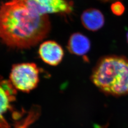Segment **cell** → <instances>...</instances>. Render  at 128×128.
Returning a JSON list of instances; mask_svg holds the SVG:
<instances>
[{
	"label": "cell",
	"mask_w": 128,
	"mask_h": 128,
	"mask_svg": "<svg viewBox=\"0 0 128 128\" xmlns=\"http://www.w3.org/2000/svg\"><path fill=\"white\" fill-rule=\"evenodd\" d=\"M50 30L48 15H41L22 0H10L0 5V40L13 48L35 46Z\"/></svg>",
	"instance_id": "1"
},
{
	"label": "cell",
	"mask_w": 128,
	"mask_h": 128,
	"mask_svg": "<svg viewBox=\"0 0 128 128\" xmlns=\"http://www.w3.org/2000/svg\"><path fill=\"white\" fill-rule=\"evenodd\" d=\"M30 8L41 15L50 14H70L73 5L66 0H22Z\"/></svg>",
	"instance_id": "5"
},
{
	"label": "cell",
	"mask_w": 128,
	"mask_h": 128,
	"mask_svg": "<svg viewBox=\"0 0 128 128\" xmlns=\"http://www.w3.org/2000/svg\"><path fill=\"white\" fill-rule=\"evenodd\" d=\"M103 1H110V0H101Z\"/></svg>",
	"instance_id": "11"
},
{
	"label": "cell",
	"mask_w": 128,
	"mask_h": 128,
	"mask_svg": "<svg viewBox=\"0 0 128 128\" xmlns=\"http://www.w3.org/2000/svg\"><path fill=\"white\" fill-rule=\"evenodd\" d=\"M111 10L112 13L115 15L120 16L124 14L125 10V7L121 2L117 1L112 4Z\"/></svg>",
	"instance_id": "10"
},
{
	"label": "cell",
	"mask_w": 128,
	"mask_h": 128,
	"mask_svg": "<svg viewBox=\"0 0 128 128\" xmlns=\"http://www.w3.org/2000/svg\"><path fill=\"white\" fill-rule=\"evenodd\" d=\"M40 69L33 63L14 64L10 74V81L16 90L29 92L36 88L40 81Z\"/></svg>",
	"instance_id": "3"
},
{
	"label": "cell",
	"mask_w": 128,
	"mask_h": 128,
	"mask_svg": "<svg viewBox=\"0 0 128 128\" xmlns=\"http://www.w3.org/2000/svg\"><path fill=\"white\" fill-rule=\"evenodd\" d=\"M17 90L12 83L0 76V128H11L5 118L6 114L10 112L14 120L18 119L22 112L15 111L13 102L16 101Z\"/></svg>",
	"instance_id": "4"
},
{
	"label": "cell",
	"mask_w": 128,
	"mask_h": 128,
	"mask_svg": "<svg viewBox=\"0 0 128 128\" xmlns=\"http://www.w3.org/2000/svg\"><path fill=\"white\" fill-rule=\"evenodd\" d=\"M38 54L44 62L50 66H56L62 61L64 51L58 43L49 40L41 44L38 49Z\"/></svg>",
	"instance_id": "6"
},
{
	"label": "cell",
	"mask_w": 128,
	"mask_h": 128,
	"mask_svg": "<svg viewBox=\"0 0 128 128\" xmlns=\"http://www.w3.org/2000/svg\"><path fill=\"white\" fill-rule=\"evenodd\" d=\"M40 114V109L37 106L32 108L27 116L21 121H15L14 128H28L29 126L36 120Z\"/></svg>",
	"instance_id": "9"
},
{
	"label": "cell",
	"mask_w": 128,
	"mask_h": 128,
	"mask_svg": "<svg viewBox=\"0 0 128 128\" xmlns=\"http://www.w3.org/2000/svg\"><path fill=\"white\" fill-rule=\"evenodd\" d=\"M92 82L101 90L116 96L128 93V60L124 56L102 58L92 74Z\"/></svg>",
	"instance_id": "2"
},
{
	"label": "cell",
	"mask_w": 128,
	"mask_h": 128,
	"mask_svg": "<svg viewBox=\"0 0 128 128\" xmlns=\"http://www.w3.org/2000/svg\"><path fill=\"white\" fill-rule=\"evenodd\" d=\"M82 25L87 30L95 32L103 27L104 22V17L99 10L90 8L82 12L81 17Z\"/></svg>",
	"instance_id": "7"
},
{
	"label": "cell",
	"mask_w": 128,
	"mask_h": 128,
	"mask_svg": "<svg viewBox=\"0 0 128 128\" xmlns=\"http://www.w3.org/2000/svg\"><path fill=\"white\" fill-rule=\"evenodd\" d=\"M90 48L91 43L88 38L80 33H74L69 39L68 48L74 55L80 56L86 55Z\"/></svg>",
	"instance_id": "8"
},
{
	"label": "cell",
	"mask_w": 128,
	"mask_h": 128,
	"mask_svg": "<svg viewBox=\"0 0 128 128\" xmlns=\"http://www.w3.org/2000/svg\"><path fill=\"white\" fill-rule=\"evenodd\" d=\"M127 41H128V32L127 34Z\"/></svg>",
	"instance_id": "12"
}]
</instances>
